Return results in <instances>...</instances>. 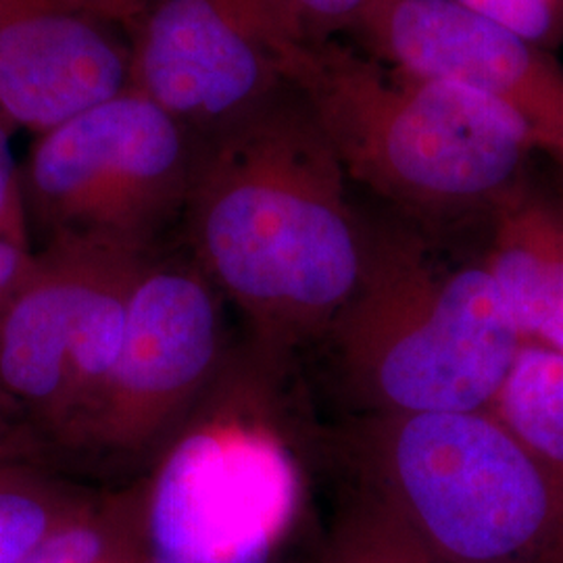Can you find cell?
<instances>
[{"label":"cell","instance_id":"6da1fadb","mask_svg":"<svg viewBox=\"0 0 563 563\" xmlns=\"http://www.w3.org/2000/svg\"><path fill=\"white\" fill-rule=\"evenodd\" d=\"M322 125L288 88L202 146L184 213L190 257L236 305L251 349L286 365L328 334L362 280L367 230Z\"/></svg>","mask_w":563,"mask_h":563},{"label":"cell","instance_id":"ac0fdd59","mask_svg":"<svg viewBox=\"0 0 563 563\" xmlns=\"http://www.w3.org/2000/svg\"><path fill=\"white\" fill-rule=\"evenodd\" d=\"M286 32L301 42L334 41L360 27L374 0H269Z\"/></svg>","mask_w":563,"mask_h":563},{"label":"cell","instance_id":"30bf717a","mask_svg":"<svg viewBox=\"0 0 563 563\" xmlns=\"http://www.w3.org/2000/svg\"><path fill=\"white\" fill-rule=\"evenodd\" d=\"M130 86L118 25L69 0H0V104L34 136Z\"/></svg>","mask_w":563,"mask_h":563},{"label":"cell","instance_id":"9c48e42d","mask_svg":"<svg viewBox=\"0 0 563 563\" xmlns=\"http://www.w3.org/2000/svg\"><path fill=\"white\" fill-rule=\"evenodd\" d=\"M355 36L380 59L497 102L539 153L563 159V63L551 51L451 0H374Z\"/></svg>","mask_w":563,"mask_h":563},{"label":"cell","instance_id":"8992f818","mask_svg":"<svg viewBox=\"0 0 563 563\" xmlns=\"http://www.w3.org/2000/svg\"><path fill=\"white\" fill-rule=\"evenodd\" d=\"M202 144L134 88L34 136L21 180L32 239L162 249L184 220Z\"/></svg>","mask_w":563,"mask_h":563},{"label":"cell","instance_id":"2e32d148","mask_svg":"<svg viewBox=\"0 0 563 563\" xmlns=\"http://www.w3.org/2000/svg\"><path fill=\"white\" fill-rule=\"evenodd\" d=\"M323 563H439L399 523L360 499L336 528Z\"/></svg>","mask_w":563,"mask_h":563},{"label":"cell","instance_id":"5b68a950","mask_svg":"<svg viewBox=\"0 0 563 563\" xmlns=\"http://www.w3.org/2000/svg\"><path fill=\"white\" fill-rule=\"evenodd\" d=\"M282 365L251 346L223 365L142 474L148 563H269L299 514L302 478L278 422Z\"/></svg>","mask_w":563,"mask_h":563},{"label":"cell","instance_id":"d6986e66","mask_svg":"<svg viewBox=\"0 0 563 563\" xmlns=\"http://www.w3.org/2000/svg\"><path fill=\"white\" fill-rule=\"evenodd\" d=\"M18 130V123L0 104V241L34 249L23 197L21 162H18L13 148Z\"/></svg>","mask_w":563,"mask_h":563},{"label":"cell","instance_id":"ba28073f","mask_svg":"<svg viewBox=\"0 0 563 563\" xmlns=\"http://www.w3.org/2000/svg\"><path fill=\"white\" fill-rule=\"evenodd\" d=\"M125 34L130 88L202 146L290 88L284 53L292 36L269 0H151Z\"/></svg>","mask_w":563,"mask_h":563},{"label":"cell","instance_id":"7402d4cb","mask_svg":"<svg viewBox=\"0 0 563 563\" xmlns=\"http://www.w3.org/2000/svg\"><path fill=\"white\" fill-rule=\"evenodd\" d=\"M69 2L80 7L81 11L128 32L151 0H69Z\"/></svg>","mask_w":563,"mask_h":563},{"label":"cell","instance_id":"603a6c76","mask_svg":"<svg viewBox=\"0 0 563 563\" xmlns=\"http://www.w3.org/2000/svg\"><path fill=\"white\" fill-rule=\"evenodd\" d=\"M555 165H558V169H560V178H562L563 181V159H558V162H553Z\"/></svg>","mask_w":563,"mask_h":563},{"label":"cell","instance_id":"7a4b0ae2","mask_svg":"<svg viewBox=\"0 0 563 563\" xmlns=\"http://www.w3.org/2000/svg\"><path fill=\"white\" fill-rule=\"evenodd\" d=\"M284 74L349 180L423 220L490 216L539 153L497 102L336 38H290Z\"/></svg>","mask_w":563,"mask_h":563},{"label":"cell","instance_id":"277c9868","mask_svg":"<svg viewBox=\"0 0 563 563\" xmlns=\"http://www.w3.org/2000/svg\"><path fill=\"white\" fill-rule=\"evenodd\" d=\"M351 457L360 499L439 563L563 560V484L486 409L369 413Z\"/></svg>","mask_w":563,"mask_h":563},{"label":"cell","instance_id":"ffe728a7","mask_svg":"<svg viewBox=\"0 0 563 563\" xmlns=\"http://www.w3.org/2000/svg\"><path fill=\"white\" fill-rule=\"evenodd\" d=\"M55 453L38 428L0 393V474L20 467H53Z\"/></svg>","mask_w":563,"mask_h":563},{"label":"cell","instance_id":"5bb4252c","mask_svg":"<svg viewBox=\"0 0 563 563\" xmlns=\"http://www.w3.org/2000/svg\"><path fill=\"white\" fill-rule=\"evenodd\" d=\"M486 411L563 484V353L523 341Z\"/></svg>","mask_w":563,"mask_h":563},{"label":"cell","instance_id":"7c38bea8","mask_svg":"<svg viewBox=\"0 0 563 563\" xmlns=\"http://www.w3.org/2000/svg\"><path fill=\"white\" fill-rule=\"evenodd\" d=\"M484 267L523 341L563 353V201L523 178L488 216Z\"/></svg>","mask_w":563,"mask_h":563},{"label":"cell","instance_id":"cb8c5ba5","mask_svg":"<svg viewBox=\"0 0 563 563\" xmlns=\"http://www.w3.org/2000/svg\"><path fill=\"white\" fill-rule=\"evenodd\" d=\"M555 563H563V560H560V562H555Z\"/></svg>","mask_w":563,"mask_h":563},{"label":"cell","instance_id":"44dd1931","mask_svg":"<svg viewBox=\"0 0 563 563\" xmlns=\"http://www.w3.org/2000/svg\"><path fill=\"white\" fill-rule=\"evenodd\" d=\"M36 263V249L0 241V313L27 280Z\"/></svg>","mask_w":563,"mask_h":563},{"label":"cell","instance_id":"52a82bcc","mask_svg":"<svg viewBox=\"0 0 563 563\" xmlns=\"http://www.w3.org/2000/svg\"><path fill=\"white\" fill-rule=\"evenodd\" d=\"M222 299L192 257H146L120 357L65 457L115 474L153 465L228 362Z\"/></svg>","mask_w":563,"mask_h":563},{"label":"cell","instance_id":"3957f363","mask_svg":"<svg viewBox=\"0 0 563 563\" xmlns=\"http://www.w3.org/2000/svg\"><path fill=\"white\" fill-rule=\"evenodd\" d=\"M328 334L369 413L486 409L523 342L483 262H441L401 228L367 232L362 280Z\"/></svg>","mask_w":563,"mask_h":563},{"label":"cell","instance_id":"8fae6325","mask_svg":"<svg viewBox=\"0 0 563 563\" xmlns=\"http://www.w3.org/2000/svg\"><path fill=\"white\" fill-rule=\"evenodd\" d=\"M104 246L44 244L32 274L0 313V393L48 444L59 423L81 305Z\"/></svg>","mask_w":563,"mask_h":563},{"label":"cell","instance_id":"4fadbf2b","mask_svg":"<svg viewBox=\"0 0 563 563\" xmlns=\"http://www.w3.org/2000/svg\"><path fill=\"white\" fill-rule=\"evenodd\" d=\"M18 563H148L144 478L90 490L78 509L44 534Z\"/></svg>","mask_w":563,"mask_h":563},{"label":"cell","instance_id":"9a60e30c","mask_svg":"<svg viewBox=\"0 0 563 563\" xmlns=\"http://www.w3.org/2000/svg\"><path fill=\"white\" fill-rule=\"evenodd\" d=\"M90 488L67 483L53 467H20L0 474V563L21 558L80 507Z\"/></svg>","mask_w":563,"mask_h":563},{"label":"cell","instance_id":"e0dca14e","mask_svg":"<svg viewBox=\"0 0 563 563\" xmlns=\"http://www.w3.org/2000/svg\"><path fill=\"white\" fill-rule=\"evenodd\" d=\"M547 51L563 44V0H451Z\"/></svg>","mask_w":563,"mask_h":563}]
</instances>
